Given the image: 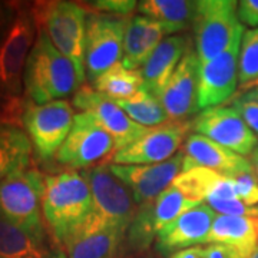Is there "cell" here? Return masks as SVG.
Returning a JSON list of instances; mask_svg holds the SVG:
<instances>
[{"label": "cell", "mask_w": 258, "mask_h": 258, "mask_svg": "<svg viewBox=\"0 0 258 258\" xmlns=\"http://www.w3.org/2000/svg\"><path fill=\"white\" fill-rule=\"evenodd\" d=\"M91 210L92 194L83 172L68 169L45 175L42 214L59 248L81 230Z\"/></svg>", "instance_id": "cell-1"}, {"label": "cell", "mask_w": 258, "mask_h": 258, "mask_svg": "<svg viewBox=\"0 0 258 258\" xmlns=\"http://www.w3.org/2000/svg\"><path fill=\"white\" fill-rule=\"evenodd\" d=\"M23 86L30 101L45 105L60 101L82 88L83 83L75 64L53 46L43 30L37 29L35 45L25 66Z\"/></svg>", "instance_id": "cell-2"}, {"label": "cell", "mask_w": 258, "mask_h": 258, "mask_svg": "<svg viewBox=\"0 0 258 258\" xmlns=\"http://www.w3.org/2000/svg\"><path fill=\"white\" fill-rule=\"evenodd\" d=\"M83 174L91 186L92 210L75 235L105 230L122 231L126 234L138 212V205L134 201L131 191L112 174L109 164H101Z\"/></svg>", "instance_id": "cell-3"}, {"label": "cell", "mask_w": 258, "mask_h": 258, "mask_svg": "<svg viewBox=\"0 0 258 258\" xmlns=\"http://www.w3.org/2000/svg\"><path fill=\"white\" fill-rule=\"evenodd\" d=\"M32 16L37 29L43 30L53 46L75 64L79 79L85 82L86 9L74 2H37Z\"/></svg>", "instance_id": "cell-4"}, {"label": "cell", "mask_w": 258, "mask_h": 258, "mask_svg": "<svg viewBox=\"0 0 258 258\" xmlns=\"http://www.w3.org/2000/svg\"><path fill=\"white\" fill-rule=\"evenodd\" d=\"M45 175L37 169L10 174L0 182V218L26 231L36 240L46 242L42 195Z\"/></svg>", "instance_id": "cell-5"}, {"label": "cell", "mask_w": 258, "mask_h": 258, "mask_svg": "<svg viewBox=\"0 0 258 258\" xmlns=\"http://www.w3.org/2000/svg\"><path fill=\"white\" fill-rule=\"evenodd\" d=\"M234 0H200L194 16L197 55L201 64L220 56L237 39L244 36V25L237 16Z\"/></svg>", "instance_id": "cell-6"}, {"label": "cell", "mask_w": 258, "mask_h": 258, "mask_svg": "<svg viewBox=\"0 0 258 258\" xmlns=\"http://www.w3.org/2000/svg\"><path fill=\"white\" fill-rule=\"evenodd\" d=\"M32 12L19 8L0 39V99L19 98L25 66L36 40Z\"/></svg>", "instance_id": "cell-7"}, {"label": "cell", "mask_w": 258, "mask_h": 258, "mask_svg": "<svg viewBox=\"0 0 258 258\" xmlns=\"http://www.w3.org/2000/svg\"><path fill=\"white\" fill-rule=\"evenodd\" d=\"M74 106L64 99L45 105L29 102L22 123L35 154L42 161L56 157L74 126Z\"/></svg>", "instance_id": "cell-8"}, {"label": "cell", "mask_w": 258, "mask_h": 258, "mask_svg": "<svg viewBox=\"0 0 258 258\" xmlns=\"http://www.w3.org/2000/svg\"><path fill=\"white\" fill-rule=\"evenodd\" d=\"M129 19L105 13L88 15L85 40V72L93 83L103 72L119 63Z\"/></svg>", "instance_id": "cell-9"}, {"label": "cell", "mask_w": 258, "mask_h": 258, "mask_svg": "<svg viewBox=\"0 0 258 258\" xmlns=\"http://www.w3.org/2000/svg\"><path fill=\"white\" fill-rule=\"evenodd\" d=\"M198 205L200 204L189 200L182 191L171 184L157 200L138 208L128 228L126 238L129 247L135 249L148 248L166 225Z\"/></svg>", "instance_id": "cell-10"}, {"label": "cell", "mask_w": 258, "mask_h": 258, "mask_svg": "<svg viewBox=\"0 0 258 258\" xmlns=\"http://www.w3.org/2000/svg\"><path fill=\"white\" fill-rule=\"evenodd\" d=\"M112 151L115 152V142L111 135L92 115L81 112L75 115L74 126L56 154V161L76 171L93 165Z\"/></svg>", "instance_id": "cell-11"}, {"label": "cell", "mask_w": 258, "mask_h": 258, "mask_svg": "<svg viewBox=\"0 0 258 258\" xmlns=\"http://www.w3.org/2000/svg\"><path fill=\"white\" fill-rule=\"evenodd\" d=\"M191 128L205 138L228 148L238 155H251L258 148V137L232 106H214L203 111Z\"/></svg>", "instance_id": "cell-12"}, {"label": "cell", "mask_w": 258, "mask_h": 258, "mask_svg": "<svg viewBox=\"0 0 258 258\" xmlns=\"http://www.w3.org/2000/svg\"><path fill=\"white\" fill-rule=\"evenodd\" d=\"M191 123L166 122L149 128L145 135L122 148L112 155V164L116 165H152L165 162L174 157L184 142Z\"/></svg>", "instance_id": "cell-13"}, {"label": "cell", "mask_w": 258, "mask_h": 258, "mask_svg": "<svg viewBox=\"0 0 258 258\" xmlns=\"http://www.w3.org/2000/svg\"><path fill=\"white\" fill-rule=\"evenodd\" d=\"M72 105L92 115L95 120L111 135L115 142V152L131 145L149 131V128L141 126L131 119L113 99L89 86H82L76 91Z\"/></svg>", "instance_id": "cell-14"}, {"label": "cell", "mask_w": 258, "mask_h": 258, "mask_svg": "<svg viewBox=\"0 0 258 258\" xmlns=\"http://www.w3.org/2000/svg\"><path fill=\"white\" fill-rule=\"evenodd\" d=\"M185 154L179 151L171 159L152 165H116L109 164V169L128 188L138 207L157 200L176 176L182 172Z\"/></svg>", "instance_id": "cell-15"}, {"label": "cell", "mask_w": 258, "mask_h": 258, "mask_svg": "<svg viewBox=\"0 0 258 258\" xmlns=\"http://www.w3.org/2000/svg\"><path fill=\"white\" fill-rule=\"evenodd\" d=\"M242 37L237 39L221 55L200 68L198 106L208 109L221 106L234 95L238 86V56Z\"/></svg>", "instance_id": "cell-16"}, {"label": "cell", "mask_w": 258, "mask_h": 258, "mask_svg": "<svg viewBox=\"0 0 258 258\" xmlns=\"http://www.w3.org/2000/svg\"><path fill=\"white\" fill-rule=\"evenodd\" d=\"M201 62L197 52L188 50L179 62L169 82L159 95V101L165 109L168 119L181 122L194 115L198 106V82Z\"/></svg>", "instance_id": "cell-17"}, {"label": "cell", "mask_w": 258, "mask_h": 258, "mask_svg": "<svg viewBox=\"0 0 258 258\" xmlns=\"http://www.w3.org/2000/svg\"><path fill=\"white\" fill-rule=\"evenodd\" d=\"M215 217L217 212L208 204H201L184 212L157 235L155 245L158 252L168 255L189 247L204 245L211 232Z\"/></svg>", "instance_id": "cell-18"}, {"label": "cell", "mask_w": 258, "mask_h": 258, "mask_svg": "<svg viewBox=\"0 0 258 258\" xmlns=\"http://www.w3.org/2000/svg\"><path fill=\"white\" fill-rule=\"evenodd\" d=\"M184 154L182 171L203 166L227 176L254 172V166L247 158L198 134H194L186 139Z\"/></svg>", "instance_id": "cell-19"}, {"label": "cell", "mask_w": 258, "mask_h": 258, "mask_svg": "<svg viewBox=\"0 0 258 258\" xmlns=\"http://www.w3.org/2000/svg\"><path fill=\"white\" fill-rule=\"evenodd\" d=\"M176 30L165 23L145 16H132L129 19L125 40L122 64L131 71H139L147 63L149 56L159 46L165 36L175 33Z\"/></svg>", "instance_id": "cell-20"}, {"label": "cell", "mask_w": 258, "mask_h": 258, "mask_svg": "<svg viewBox=\"0 0 258 258\" xmlns=\"http://www.w3.org/2000/svg\"><path fill=\"white\" fill-rule=\"evenodd\" d=\"M188 50V39L184 36H168L159 43L141 69L144 88L148 92L159 98Z\"/></svg>", "instance_id": "cell-21"}, {"label": "cell", "mask_w": 258, "mask_h": 258, "mask_svg": "<svg viewBox=\"0 0 258 258\" xmlns=\"http://www.w3.org/2000/svg\"><path fill=\"white\" fill-rule=\"evenodd\" d=\"M211 242L230 244L251 255L258 247V217H232L217 214L205 244Z\"/></svg>", "instance_id": "cell-22"}, {"label": "cell", "mask_w": 258, "mask_h": 258, "mask_svg": "<svg viewBox=\"0 0 258 258\" xmlns=\"http://www.w3.org/2000/svg\"><path fill=\"white\" fill-rule=\"evenodd\" d=\"M125 235L116 230L75 235L60 248L62 257L59 258H115Z\"/></svg>", "instance_id": "cell-23"}, {"label": "cell", "mask_w": 258, "mask_h": 258, "mask_svg": "<svg viewBox=\"0 0 258 258\" xmlns=\"http://www.w3.org/2000/svg\"><path fill=\"white\" fill-rule=\"evenodd\" d=\"M32 144L18 126H0V182L16 171L29 169Z\"/></svg>", "instance_id": "cell-24"}, {"label": "cell", "mask_w": 258, "mask_h": 258, "mask_svg": "<svg viewBox=\"0 0 258 258\" xmlns=\"http://www.w3.org/2000/svg\"><path fill=\"white\" fill-rule=\"evenodd\" d=\"M0 258H57L26 231L0 218Z\"/></svg>", "instance_id": "cell-25"}, {"label": "cell", "mask_w": 258, "mask_h": 258, "mask_svg": "<svg viewBox=\"0 0 258 258\" xmlns=\"http://www.w3.org/2000/svg\"><path fill=\"white\" fill-rule=\"evenodd\" d=\"M138 12L174 28L176 32L192 25L197 2L191 0H144L138 3Z\"/></svg>", "instance_id": "cell-26"}, {"label": "cell", "mask_w": 258, "mask_h": 258, "mask_svg": "<svg viewBox=\"0 0 258 258\" xmlns=\"http://www.w3.org/2000/svg\"><path fill=\"white\" fill-rule=\"evenodd\" d=\"M92 85L102 95L113 101H122L132 98L144 88V78L141 71H131L119 62L103 72Z\"/></svg>", "instance_id": "cell-27"}, {"label": "cell", "mask_w": 258, "mask_h": 258, "mask_svg": "<svg viewBox=\"0 0 258 258\" xmlns=\"http://www.w3.org/2000/svg\"><path fill=\"white\" fill-rule=\"evenodd\" d=\"M134 122L145 128H155L168 122V115L155 95L142 88L132 98L115 101Z\"/></svg>", "instance_id": "cell-28"}, {"label": "cell", "mask_w": 258, "mask_h": 258, "mask_svg": "<svg viewBox=\"0 0 258 258\" xmlns=\"http://www.w3.org/2000/svg\"><path fill=\"white\" fill-rule=\"evenodd\" d=\"M220 178L221 174L212 169L195 166L191 169L182 171L174 179L172 185L176 186L179 191H182L189 200L201 205L208 198L212 188L220 181Z\"/></svg>", "instance_id": "cell-29"}, {"label": "cell", "mask_w": 258, "mask_h": 258, "mask_svg": "<svg viewBox=\"0 0 258 258\" xmlns=\"http://www.w3.org/2000/svg\"><path fill=\"white\" fill-rule=\"evenodd\" d=\"M258 81V29L245 30L238 56V83L241 91Z\"/></svg>", "instance_id": "cell-30"}, {"label": "cell", "mask_w": 258, "mask_h": 258, "mask_svg": "<svg viewBox=\"0 0 258 258\" xmlns=\"http://www.w3.org/2000/svg\"><path fill=\"white\" fill-rule=\"evenodd\" d=\"M237 186V194L240 201L249 207L258 205V178L255 172H245L232 176Z\"/></svg>", "instance_id": "cell-31"}, {"label": "cell", "mask_w": 258, "mask_h": 258, "mask_svg": "<svg viewBox=\"0 0 258 258\" xmlns=\"http://www.w3.org/2000/svg\"><path fill=\"white\" fill-rule=\"evenodd\" d=\"M232 108L240 113L247 126L258 137V101L245 93L234 101Z\"/></svg>", "instance_id": "cell-32"}, {"label": "cell", "mask_w": 258, "mask_h": 258, "mask_svg": "<svg viewBox=\"0 0 258 258\" xmlns=\"http://www.w3.org/2000/svg\"><path fill=\"white\" fill-rule=\"evenodd\" d=\"M92 8L99 12H105V15L123 16L126 18L134 9L138 8V2L135 0H98L91 2Z\"/></svg>", "instance_id": "cell-33"}, {"label": "cell", "mask_w": 258, "mask_h": 258, "mask_svg": "<svg viewBox=\"0 0 258 258\" xmlns=\"http://www.w3.org/2000/svg\"><path fill=\"white\" fill-rule=\"evenodd\" d=\"M204 249H205V258H249L248 254L244 252L242 249L222 242L205 244Z\"/></svg>", "instance_id": "cell-34"}, {"label": "cell", "mask_w": 258, "mask_h": 258, "mask_svg": "<svg viewBox=\"0 0 258 258\" xmlns=\"http://www.w3.org/2000/svg\"><path fill=\"white\" fill-rule=\"evenodd\" d=\"M237 16L242 25L258 29V0H241L237 3Z\"/></svg>", "instance_id": "cell-35"}, {"label": "cell", "mask_w": 258, "mask_h": 258, "mask_svg": "<svg viewBox=\"0 0 258 258\" xmlns=\"http://www.w3.org/2000/svg\"><path fill=\"white\" fill-rule=\"evenodd\" d=\"M169 258H205V249L204 245H195V247L176 251Z\"/></svg>", "instance_id": "cell-36"}, {"label": "cell", "mask_w": 258, "mask_h": 258, "mask_svg": "<svg viewBox=\"0 0 258 258\" xmlns=\"http://www.w3.org/2000/svg\"><path fill=\"white\" fill-rule=\"evenodd\" d=\"M251 157H252V161H251V164L254 166V172H255V175L258 178V149H255L252 154H251Z\"/></svg>", "instance_id": "cell-37"}, {"label": "cell", "mask_w": 258, "mask_h": 258, "mask_svg": "<svg viewBox=\"0 0 258 258\" xmlns=\"http://www.w3.org/2000/svg\"><path fill=\"white\" fill-rule=\"evenodd\" d=\"M247 93H248L251 98H254L255 101H258V86L257 88H254V89H251V91H248Z\"/></svg>", "instance_id": "cell-38"}, {"label": "cell", "mask_w": 258, "mask_h": 258, "mask_svg": "<svg viewBox=\"0 0 258 258\" xmlns=\"http://www.w3.org/2000/svg\"><path fill=\"white\" fill-rule=\"evenodd\" d=\"M3 18H5V15H3V6L0 5V28H2V22H3Z\"/></svg>", "instance_id": "cell-39"}, {"label": "cell", "mask_w": 258, "mask_h": 258, "mask_svg": "<svg viewBox=\"0 0 258 258\" xmlns=\"http://www.w3.org/2000/svg\"><path fill=\"white\" fill-rule=\"evenodd\" d=\"M249 258H258V247L252 251V254L249 255Z\"/></svg>", "instance_id": "cell-40"}, {"label": "cell", "mask_w": 258, "mask_h": 258, "mask_svg": "<svg viewBox=\"0 0 258 258\" xmlns=\"http://www.w3.org/2000/svg\"><path fill=\"white\" fill-rule=\"evenodd\" d=\"M257 86H258V81H255L254 83H251V85H249L247 89H249V91H251V89H254V88H257Z\"/></svg>", "instance_id": "cell-41"}, {"label": "cell", "mask_w": 258, "mask_h": 258, "mask_svg": "<svg viewBox=\"0 0 258 258\" xmlns=\"http://www.w3.org/2000/svg\"><path fill=\"white\" fill-rule=\"evenodd\" d=\"M257 149H258V148H257Z\"/></svg>", "instance_id": "cell-42"}]
</instances>
